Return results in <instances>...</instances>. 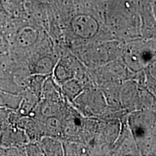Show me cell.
<instances>
[{"instance_id":"cell-1","label":"cell","mask_w":156,"mask_h":156,"mask_svg":"<svg viewBox=\"0 0 156 156\" xmlns=\"http://www.w3.org/2000/svg\"><path fill=\"white\" fill-rule=\"evenodd\" d=\"M72 30L76 36L84 39H90L96 36L98 32L99 23L93 15L78 14L70 23Z\"/></svg>"},{"instance_id":"cell-2","label":"cell","mask_w":156,"mask_h":156,"mask_svg":"<svg viewBox=\"0 0 156 156\" xmlns=\"http://www.w3.org/2000/svg\"><path fill=\"white\" fill-rule=\"evenodd\" d=\"M38 31L33 27H25L19 33L18 42L21 46H32L37 41L38 38Z\"/></svg>"},{"instance_id":"cell-3","label":"cell","mask_w":156,"mask_h":156,"mask_svg":"<svg viewBox=\"0 0 156 156\" xmlns=\"http://www.w3.org/2000/svg\"><path fill=\"white\" fill-rule=\"evenodd\" d=\"M42 145L43 148L48 155H60L63 153L61 144L53 139H51V138L44 139L42 142Z\"/></svg>"},{"instance_id":"cell-4","label":"cell","mask_w":156,"mask_h":156,"mask_svg":"<svg viewBox=\"0 0 156 156\" xmlns=\"http://www.w3.org/2000/svg\"><path fill=\"white\" fill-rule=\"evenodd\" d=\"M54 68V62L52 59L47 56H45L39 59L36 65V71L37 73L46 75L52 72Z\"/></svg>"},{"instance_id":"cell-5","label":"cell","mask_w":156,"mask_h":156,"mask_svg":"<svg viewBox=\"0 0 156 156\" xmlns=\"http://www.w3.org/2000/svg\"><path fill=\"white\" fill-rule=\"evenodd\" d=\"M58 109H59V107H58V104L55 103L48 102L43 106L42 113L43 114L47 116H53L56 114H57Z\"/></svg>"},{"instance_id":"cell-6","label":"cell","mask_w":156,"mask_h":156,"mask_svg":"<svg viewBox=\"0 0 156 156\" xmlns=\"http://www.w3.org/2000/svg\"><path fill=\"white\" fill-rule=\"evenodd\" d=\"M56 75L58 77V79L62 80L69 79V77H70L69 71H68L67 68L64 67L63 65H61V64L58 65L57 67H56Z\"/></svg>"},{"instance_id":"cell-7","label":"cell","mask_w":156,"mask_h":156,"mask_svg":"<svg viewBox=\"0 0 156 156\" xmlns=\"http://www.w3.org/2000/svg\"><path fill=\"white\" fill-rule=\"evenodd\" d=\"M66 90H67L68 93H69L71 95H75L77 93H79L80 90V87L79 83L75 82L72 80L66 83Z\"/></svg>"},{"instance_id":"cell-8","label":"cell","mask_w":156,"mask_h":156,"mask_svg":"<svg viewBox=\"0 0 156 156\" xmlns=\"http://www.w3.org/2000/svg\"><path fill=\"white\" fill-rule=\"evenodd\" d=\"M47 124V127L51 132L54 134H56L59 129V123L58 120L56 119L54 117L50 116V118L47 120L46 122Z\"/></svg>"},{"instance_id":"cell-9","label":"cell","mask_w":156,"mask_h":156,"mask_svg":"<svg viewBox=\"0 0 156 156\" xmlns=\"http://www.w3.org/2000/svg\"><path fill=\"white\" fill-rule=\"evenodd\" d=\"M36 1H38L39 2H41V3H47L48 2H50L51 0H36Z\"/></svg>"}]
</instances>
